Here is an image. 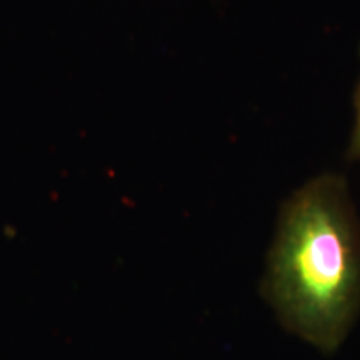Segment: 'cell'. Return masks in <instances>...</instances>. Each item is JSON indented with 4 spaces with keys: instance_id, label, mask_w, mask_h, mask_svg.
<instances>
[{
    "instance_id": "cell-2",
    "label": "cell",
    "mask_w": 360,
    "mask_h": 360,
    "mask_svg": "<svg viewBox=\"0 0 360 360\" xmlns=\"http://www.w3.org/2000/svg\"><path fill=\"white\" fill-rule=\"evenodd\" d=\"M349 160H360V79L355 92V124L347 150Z\"/></svg>"
},
{
    "instance_id": "cell-1",
    "label": "cell",
    "mask_w": 360,
    "mask_h": 360,
    "mask_svg": "<svg viewBox=\"0 0 360 360\" xmlns=\"http://www.w3.org/2000/svg\"><path fill=\"white\" fill-rule=\"evenodd\" d=\"M264 295L282 326L332 354L360 314V224L347 182L322 174L282 205Z\"/></svg>"
}]
</instances>
